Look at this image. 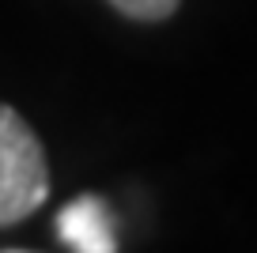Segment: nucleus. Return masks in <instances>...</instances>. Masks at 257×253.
<instances>
[{"instance_id": "f257e3e1", "label": "nucleus", "mask_w": 257, "mask_h": 253, "mask_svg": "<svg viewBox=\"0 0 257 253\" xmlns=\"http://www.w3.org/2000/svg\"><path fill=\"white\" fill-rule=\"evenodd\" d=\"M49 193V166L38 136L12 106L0 102V227L42 208Z\"/></svg>"}, {"instance_id": "f03ea898", "label": "nucleus", "mask_w": 257, "mask_h": 253, "mask_svg": "<svg viewBox=\"0 0 257 253\" xmlns=\"http://www.w3.org/2000/svg\"><path fill=\"white\" fill-rule=\"evenodd\" d=\"M57 234L72 245L76 253H117L113 215L98 197L83 193L57 215Z\"/></svg>"}, {"instance_id": "7ed1b4c3", "label": "nucleus", "mask_w": 257, "mask_h": 253, "mask_svg": "<svg viewBox=\"0 0 257 253\" xmlns=\"http://www.w3.org/2000/svg\"><path fill=\"white\" fill-rule=\"evenodd\" d=\"M113 8L128 19H144V23H155V19H167L170 12H178L182 0H110Z\"/></svg>"}, {"instance_id": "20e7f679", "label": "nucleus", "mask_w": 257, "mask_h": 253, "mask_svg": "<svg viewBox=\"0 0 257 253\" xmlns=\"http://www.w3.org/2000/svg\"><path fill=\"white\" fill-rule=\"evenodd\" d=\"M4 253H19V249H4Z\"/></svg>"}]
</instances>
